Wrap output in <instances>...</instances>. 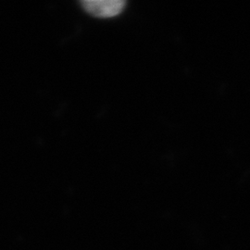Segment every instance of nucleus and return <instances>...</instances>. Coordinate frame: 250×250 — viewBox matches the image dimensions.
<instances>
[{"label":"nucleus","mask_w":250,"mask_h":250,"mask_svg":"<svg viewBox=\"0 0 250 250\" xmlns=\"http://www.w3.org/2000/svg\"><path fill=\"white\" fill-rule=\"evenodd\" d=\"M83 9L88 13L100 18H109L120 14L125 8L123 0H83Z\"/></svg>","instance_id":"obj_1"}]
</instances>
